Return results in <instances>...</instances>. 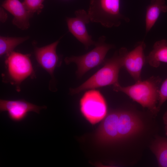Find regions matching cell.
<instances>
[{"mask_svg":"<svg viewBox=\"0 0 167 167\" xmlns=\"http://www.w3.org/2000/svg\"><path fill=\"white\" fill-rule=\"evenodd\" d=\"M161 81L160 77L152 76L129 86L122 87L119 84L113 86V89L116 92L125 93L152 113L156 114L159 110L156 105L159 101Z\"/></svg>","mask_w":167,"mask_h":167,"instance_id":"6da1fadb","label":"cell"},{"mask_svg":"<svg viewBox=\"0 0 167 167\" xmlns=\"http://www.w3.org/2000/svg\"><path fill=\"white\" fill-rule=\"evenodd\" d=\"M124 48H120L111 58L105 59L104 66L81 85L70 88V93L75 94L87 90L119 84V73L123 67Z\"/></svg>","mask_w":167,"mask_h":167,"instance_id":"7a4b0ae2","label":"cell"},{"mask_svg":"<svg viewBox=\"0 0 167 167\" xmlns=\"http://www.w3.org/2000/svg\"><path fill=\"white\" fill-rule=\"evenodd\" d=\"M88 13L91 21L107 28L119 26L129 19L120 12V0H90Z\"/></svg>","mask_w":167,"mask_h":167,"instance_id":"3957f363","label":"cell"},{"mask_svg":"<svg viewBox=\"0 0 167 167\" xmlns=\"http://www.w3.org/2000/svg\"><path fill=\"white\" fill-rule=\"evenodd\" d=\"M105 36H100L96 42L95 48L83 55L66 57L64 59L66 64L74 63L77 69L76 74L79 78L81 77L91 69L104 63L105 57L109 51L114 47L113 45L105 42Z\"/></svg>","mask_w":167,"mask_h":167,"instance_id":"277c9868","label":"cell"},{"mask_svg":"<svg viewBox=\"0 0 167 167\" xmlns=\"http://www.w3.org/2000/svg\"><path fill=\"white\" fill-rule=\"evenodd\" d=\"M80 107L84 117L93 125L103 120L107 115L105 99L99 91L95 89L84 93L80 101Z\"/></svg>","mask_w":167,"mask_h":167,"instance_id":"5b68a950","label":"cell"},{"mask_svg":"<svg viewBox=\"0 0 167 167\" xmlns=\"http://www.w3.org/2000/svg\"><path fill=\"white\" fill-rule=\"evenodd\" d=\"M29 54L13 51L7 56L6 63L9 75L16 84L19 85L33 74Z\"/></svg>","mask_w":167,"mask_h":167,"instance_id":"8992f818","label":"cell"},{"mask_svg":"<svg viewBox=\"0 0 167 167\" xmlns=\"http://www.w3.org/2000/svg\"><path fill=\"white\" fill-rule=\"evenodd\" d=\"M75 17H67L66 19L68 30L87 49L90 46L95 45L96 43L92 40L86 28V25L91 22L90 17L88 12L83 9L75 11Z\"/></svg>","mask_w":167,"mask_h":167,"instance_id":"52a82bcc","label":"cell"},{"mask_svg":"<svg viewBox=\"0 0 167 167\" xmlns=\"http://www.w3.org/2000/svg\"><path fill=\"white\" fill-rule=\"evenodd\" d=\"M145 44L143 41L138 43L135 48L128 51L125 48L123 59V67L136 82L141 80V72L146 61L144 53Z\"/></svg>","mask_w":167,"mask_h":167,"instance_id":"ba28073f","label":"cell"},{"mask_svg":"<svg viewBox=\"0 0 167 167\" xmlns=\"http://www.w3.org/2000/svg\"><path fill=\"white\" fill-rule=\"evenodd\" d=\"M46 108L45 106H38L23 99L15 101L2 99L0 101L1 112L7 111L9 118L15 122L23 120L29 112H34L39 114L41 110Z\"/></svg>","mask_w":167,"mask_h":167,"instance_id":"9c48e42d","label":"cell"},{"mask_svg":"<svg viewBox=\"0 0 167 167\" xmlns=\"http://www.w3.org/2000/svg\"><path fill=\"white\" fill-rule=\"evenodd\" d=\"M120 111H113L106 115L99 126L96 138L99 143L108 144L119 141L118 122Z\"/></svg>","mask_w":167,"mask_h":167,"instance_id":"30bf717a","label":"cell"},{"mask_svg":"<svg viewBox=\"0 0 167 167\" xmlns=\"http://www.w3.org/2000/svg\"><path fill=\"white\" fill-rule=\"evenodd\" d=\"M142 122L134 112L120 111L118 122L119 141L126 139L140 133L143 129Z\"/></svg>","mask_w":167,"mask_h":167,"instance_id":"8fae6325","label":"cell"},{"mask_svg":"<svg viewBox=\"0 0 167 167\" xmlns=\"http://www.w3.org/2000/svg\"><path fill=\"white\" fill-rule=\"evenodd\" d=\"M61 38L45 46L35 47L34 53L37 61L40 65L52 77L56 67L61 64L56 52V49Z\"/></svg>","mask_w":167,"mask_h":167,"instance_id":"7c38bea8","label":"cell"},{"mask_svg":"<svg viewBox=\"0 0 167 167\" xmlns=\"http://www.w3.org/2000/svg\"><path fill=\"white\" fill-rule=\"evenodd\" d=\"M2 7L13 16V24L21 30H26L30 27L29 20L33 14L28 11L23 2L19 0H5Z\"/></svg>","mask_w":167,"mask_h":167,"instance_id":"4fadbf2b","label":"cell"},{"mask_svg":"<svg viewBox=\"0 0 167 167\" xmlns=\"http://www.w3.org/2000/svg\"><path fill=\"white\" fill-rule=\"evenodd\" d=\"M167 11V6L165 0H151L147 7L145 14L146 33L151 30L161 13Z\"/></svg>","mask_w":167,"mask_h":167,"instance_id":"5bb4252c","label":"cell"},{"mask_svg":"<svg viewBox=\"0 0 167 167\" xmlns=\"http://www.w3.org/2000/svg\"><path fill=\"white\" fill-rule=\"evenodd\" d=\"M146 61L152 66L156 68L161 62L167 63V41L165 39L156 41L153 49L146 57Z\"/></svg>","mask_w":167,"mask_h":167,"instance_id":"9a60e30c","label":"cell"},{"mask_svg":"<svg viewBox=\"0 0 167 167\" xmlns=\"http://www.w3.org/2000/svg\"><path fill=\"white\" fill-rule=\"evenodd\" d=\"M151 148L156 158L159 166L167 167V138L157 137Z\"/></svg>","mask_w":167,"mask_h":167,"instance_id":"2e32d148","label":"cell"},{"mask_svg":"<svg viewBox=\"0 0 167 167\" xmlns=\"http://www.w3.org/2000/svg\"><path fill=\"white\" fill-rule=\"evenodd\" d=\"M29 38L28 36L12 37L1 36L0 37V55L6 56L13 51L14 49Z\"/></svg>","mask_w":167,"mask_h":167,"instance_id":"e0dca14e","label":"cell"},{"mask_svg":"<svg viewBox=\"0 0 167 167\" xmlns=\"http://www.w3.org/2000/svg\"><path fill=\"white\" fill-rule=\"evenodd\" d=\"M45 0H24L23 3L29 12L32 14H39L44 7L43 3Z\"/></svg>","mask_w":167,"mask_h":167,"instance_id":"ac0fdd59","label":"cell"},{"mask_svg":"<svg viewBox=\"0 0 167 167\" xmlns=\"http://www.w3.org/2000/svg\"><path fill=\"white\" fill-rule=\"evenodd\" d=\"M167 100V78L160 87L158 108L160 109L163 104Z\"/></svg>","mask_w":167,"mask_h":167,"instance_id":"d6986e66","label":"cell"},{"mask_svg":"<svg viewBox=\"0 0 167 167\" xmlns=\"http://www.w3.org/2000/svg\"><path fill=\"white\" fill-rule=\"evenodd\" d=\"M3 9L2 7L0 8V19L1 21L4 22L6 20L7 15L6 13Z\"/></svg>","mask_w":167,"mask_h":167,"instance_id":"ffe728a7","label":"cell"},{"mask_svg":"<svg viewBox=\"0 0 167 167\" xmlns=\"http://www.w3.org/2000/svg\"><path fill=\"white\" fill-rule=\"evenodd\" d=\"M163 120L165 125V130L166 135H167V110L163 116Z\"/></svg>","mask_w":167,"mask_h":167,"instance_id":"44dd1931","label":"cell"}]
</instances>
